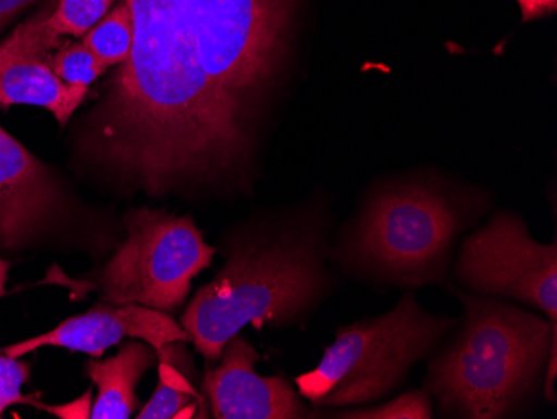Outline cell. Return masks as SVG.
<instances>
[{
  "mask_svg": "<svg viewBox=\"0 0 557 419\" xmlns=\"http://www.w3.org/2000/svg\"><path fill=\"white\" fill-rule=\"evenodd\" d=\"M202 402L199 394L187 393L180 387L172 386L159 378L158 390L149 399L143 411L136 416L139 419H169L175 418L187 406Z\"/></svg>",
  "mask_w": 557,
  "mask_h": 419,
  "instance_id": "ac0fdd59",
  "label": "cell"
},
{
  "mask_svg": "<svg viewBox=\"0 0 557 419\" xmlns=\"http://www.w3.org/2000/svg\"><path fill=\"white\" fill-rule=\"evenodd\" d=\"M522 22L536 21L557 11V0H518Z\"/></svg>",
  "mask_w": 557,
  "mask_h": 419,
  "instance_id": "44dd1931",
  "label": "cell"
},
{
  "mask_svg": "<svg viewBox=\"0 0 557 419\" xmlns=\"http://www.w3.org/2000/svg\"><path fill=\"white\" fill-rule=\"evenodd\" d=\"M125 230L127 239L99 278L102 299L177 311L218 249L206 243L190 215L162 209H134L125 215Z\"/></svg>",
  "mask_w": 557,
  "mask_h": 419,
  "instance_id": "52a82bcc",
  "label": "cell"
},
{
  "mask_svg": "<svg viewBox=\"0 0 557 419\" xmlns=\"http://www.w3.org/2000/svg\"><path fill=\"white\" fill-rule=\"evenodd\" d=\"M33 405L37 406L39 409H46V411L52 412V415L59 416V418L62 419L90 418V411H92V393L87 391L83 398L67 403V405L46 406L37 402H34Z\"/></svg>",
  "mask_w": 557,
  "mask_h": 419,
  "instance_id": "ffe728a7",
  "label": "cell"
},
{
  "mask_svg": "<svg viewBox=\"0 0 557 419\" xmlns=\"http://www.w3.org/2000/svg\"><path fill=\"white\" fill-rule=\"evenodd\" d=\"M152 349L146 341H127L112 358L106 361L92 359L87 365V374L99 390L90 418L127 419L134 415L139 406L137 383L156 361Z\"/></svg>",
  "mask_w": 557,
  "mask_h": 419,
  "instance_id": "4fadbf2b",
  "label": "cell"
},
{
  "mask_svg": "<svg viewBox=\"0 0 557 419\" xmlns=\"http://www.w3.org/2000/svg\"><path fill=\"white\" fill-rule=\"evenodd\" d=\"M487 208L483 193L437 177L389 181L368 194L334 259L344 271L386 286L446 284L454 244Z\"/></svg>",
  "mask_w": 557,
  "mask_h": 419,
  "instance_id": "7a4b0ae2",
  "label": "cell"
},
{
  "mask_svg": "<svg viewBox=\"0 0 557 419\" xmlns=\"http://www.w3.org/2000/svg\"><path fill=\"white\" fill-rule=\"evenodd\" d=\"M333 416L349 419H429L433 418V402L424 390L409 391L374 408L337 411Z\"/></svg>",
  "mask_w": 557,
  "mask_h": 419,
  "instance_id": "e0dca14e",
  "label": "cell"
},
{
  "mask_svg": "<svg viewBox=\"0 0 557 419\" xmlns=\"http://www.w3.org/2000/svg\"><path fill=\"white\" fill-rule=\"evenodd\" d=\"M62 193L49 169L0 127V244L18 248L49 230Z\"/></svg>",
  "mask_w": 557,
  "mask_h": 419,
  "instance_id": "7c38bea8",
  "label": "cell"
},
{
  "mask_svg": "<svg viewBox=\"0 0 557 419\" xmlns=\"http://www.w3.org/2000/svg\"><path fill=\"white\" fill-rule=\"evenodd\" d=\"M454 276L471 294L516 299L557 323L556 243L533 239L515 212H496L462 241Z\"/></svg>",
  "mask_w": 557,
  "mask_h": 419,
  "instance_id": "ba28073f",
  "label": "cell"
},
{
  "mask_svg": "<svg viewBox=\"0 0 557 419\" xmlns=\"http://www.w3.org/2000/svg\"><path fill=\"white\" fill-rule=\"evenodd\" d=\"M40 0H0V29L11 22L15 15Z\"/></svg>",
  "mask_w": 557,
  "mask_h": 419,
  "instance_id": "7402d4cb",
  "label": "cell"
},
{
  "mask_svg": "<svg viewBox=\"0 0 557 419\" xmlns=\"http://www.w3.org/2000/svg\"><path fill=\"white\" fill-rule=\"evenodd\" d=\"M557 374V343L550 346L549 358L546 366V384H544V396L547 402L556 403V391H554V381Z\"/></svg>",
  "mask_w": 557,
  "mask_h": 419,
  "instance_id": "603a6c76",
  "label": "cell"
},
{
  "mask_svg": "<svg viewBox=\"0 0 557 419\" xmlns=\"http://www.w3.org/2000/svg\"><path fill=\"white\" fill-rule=\"evenodd\" d=\"M222 361L205 378L211 415L218 419H293L311 416L284 378L256 373L258 352L239 334L225 344Z\"/></svg>",
  "mask_w": 557,
  "mask_h": 419,
  "instance_id": "8fae6325",
  "label": "cell"
},
{
  "mask_svg": "<svg viewBox=\"0 0 557 419\" xmlns=\"http://www.w3.org/2000/svg\"><path fill=\"white\" fill-rule=\"evenodd\" d=\"M49 9L22 22L0 44V109L37 106L62 127L83 104L89 87L69 86L55 76L50 56L62 46L47 29Z\"/></svg>",
  "mask_w": 557,
  "mask_h": 419,
  "instance_id": "9c48e42d",
  "label": "cell"
},
{
  "mask_svg": "<svg viewBox=\"0 0 557 419\" xmlns=\"http://www.w3.org/2000/svg\"><path fill=\"white\" fill-rule=\"evenodd\" d=\"M124 337L146 341L161 359L168 355L171 344L190 341L189 333L165 311L139 305L104 303L94 306L86 315L67 319L52 331L11 344L4 348V355L21 358L36 349L54 346L99 358Z\"/></svg>",
  "mask_w": 557,
  "mask_h": 419,
  "instance_id": "30bf717a",
  "label": "cell"
},
{
  "mask_svg": "<svg viewBox=\"0 0 557 419\" xmlns=\"http://www.w3.org/2000/svg\"><path fill=\"white\" fill-rule=\"evenodd\" d=\"M325 251L322 226L239 241L214 280L197 291L181 326L215 362L247 324L293 323L331 289Z\"/></svg>",
  "mask_w": 557,
  "mask_h": 419,
  "instance_id": "277c9868",
  "label": "cell"
},
{
  "mask_svg": "<svg viewBox=\"0 0 557 419\" xmlns=\"http://www.w3.org/2000/svg\"><path fill=\"white\" fill-rule=\"evenodd\" d=\"M29 366L18 361V358L0 355V418L9 406L33 405V399L22 394V386L29 380Z\"/></svg>",
  "mask_w": 557,
  "mask_h": 419,
  "instance_id": "d6986e66",
  "label": "cell"
},
{
  "mask_svg": "<svg viewBox=\"0 0 557 419\" xmlns=\"http://www.w3.org/2000/svg\"><path fill=\"white\" fill-rule=\"evenodd\" d=\"M9 269H11V264L4 259H0V298L5 294V283H8L9 278Z\"/></svg>",
  "mask_w": 557,
  "mask_h": 419,
  "instance_id": "cb8c5ba5",
  "label": "cell"
},
{
  "mask_svg": "<svg viewBox=\"0 0 557 419\" xmlns=\"http://www.w3.org/2000/svg\"><path fill=\"white\" fill-rule=\"evenodd\" d=\"M458 323L429 315L414 294H404L389 312L339 328L319 365L296 378L299 396L321 409L379 402Z\"/></svg>",
  "mask_w": 557,
  "mask_h": 419,
  "instance_id": "5b68a950",
  "label": "cell"
},
{
  "mask_svg": "<svg viewBox=\"0 0 557 419\" xmlns=\"http://www.w3.org/2000/svg\"><path fill=\"white\" fill-rule=\"evenodd\" d=\"M50 65L59 79L77 87H89L109 69L83 40L62 44L50 56Z\"/></svg>",
  "mask_w": 557,
  "mask_h": 419,
  "instance_id": "2e32d148",
  "label": "cell"
},
{
  "mask_svg": "<svg viewBox=\"0 0 557 419\" xmlns=\"http://www.w3.org/2000/svg\"><path fill=\"white\" fill-rule=\"evenodd\" d=\"M456 294L465 324L429 362L422 390L446 418H511L536 394L557 323L496 296Z\"/></svg>",
  "mask_w": 557,
  "mask_h": 419,
  "instance_id": "3957f363",
  "label": "cell"
},
{
  "mask_svg": "<svg viewBox=\"0 0 557 419\" xmlns=\"http://www.w3.org/2000/svg\"><path fill=\"white\" fill-rule=\"evenodd\" d=\"M133 14L125 0H121L106 17L83 37V42L109 69L124 64L133 49Z\"/></svg>",
  "mask_w": 557,
  "mask_h": 419,
  "instance_id": "5bb4252c",
  "label": "cell"
},
{
  "mask_svg": "<svg viewBox=\"0 0 557 419\" xmlns=\"http://www.w3.org/2000/svg\"><path fill=\"white\" fill-rule=\"evenodd\" d=\"M119 0H58V8L47 15V29L55 39L84 37Z\"/></svg>",
  "mask_w": 557,
  "mask_h": 419,
  "instance_id": "9a60e30c",
  "label": "cell"
},
{
  "mask_svg": "<svg viewBox=\"0 0 557 419\" xmlns=\"http://www.w3.org/2000/svg\"><path fill=\"white\" fill-rule=\"evenodd\" d=\"M125 4L133 49L89 122V151L150 196L243 184L255 146L200 67L186 0Z\"/></svg>",
  "mask_w": 557,
  "mask_h": 419,
  "instance_id": "6da1fadb",
  "label": "cell"
},
{
  "mask_svg": "<svg viewBox=\"0 0 557 419\" xmlns=\"http://www.w3.org/2000/svg\"><path fill=\"white\" fill-rule=\"evenodd\" d=\"M296 0H186L200 67L234 126L255 144L259 104L286 56Z\"/></svg>",
  "mask_w": 557,
  "mask_h": 419,
  "instance_id": "8992f818",
  "label": "cell"
}]
</instances>
